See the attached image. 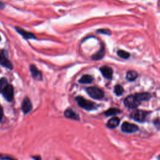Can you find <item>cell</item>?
<instances>
[{"instance_id":"obj_1","label":"cell","mask_w":160,"mask_h":160,"mask_svg":"<svg viewBox=\"0 0 160 160\" xmlns=\"http://www.w3.org/2000/svg\"><path fill=\"white\" fill-rule=\"evenodd\" d=\"M151 98V95L148 92L138 93L128 96L124 100V105L131 109L138 108L143 101H148Z\"/></svg>"},{"instance_id":"obj_2","label":"cell","mask_w":160,"mask_h":160,"mask_svg":"<svg viewBox=\"0 0 160 160\" xmlns=\"http://www.w3.org/2000/svg\"><path fill=\"white\" fill-rule=\"evenodd\" d=\"M75 100L76 101L78 106L80 108H82L87 111L95 110L99 107L98 105H96L94 102L84 98L83 96H78L75 98Z\"/></svg>"},{"instance_id":"obj_3","label":"cell","mask_w":160,"mask_h":160,"mask_svg":"<svg viewBox=\"0 0 160 160\" xmlns=\"http://www.w3.org/2000/svg\"><path fill=\"white\" fill-rule=\"evenodd\" d=\"M149 113V111L142 110H135L131 113L129 116L131 119L136 121L139 123H143L146 120Z\"/></svg>"},{"instance_id":"obj_4","label":"cell","mask_w":160,"mask_h":160,"mask_svg":"<svg viewBox=\"0 0 160 160\" xmlns=\"http://www.w3.org/2000/svg\"><path fill=\"white\" fill-rule=\"evenodd\" d=\"M86 91L88 95L95 100H101L105 97L104 92L97 87H91L86 89Z\"/></svg>"},{"instance_id":"obj_5","label":"cell","mask_w":160,"mask_h":160,"mask_svg":"<svg viewBox=\"0 0 160 160\" xmlns=\"http://www.w3.org/2000/svg\"><path fill=\"white\" fill-rule=\"evenodd\" d=\"M1 93L3 94L4 98L7 101L9 102H11L13 101L14 98V88L12 85L8 83L3 89Z\"/></svg>"},{"instance_id":"obj_6","label":"cell","mask_w":160,"mask_h":160,"mask_svg":"<svg viewBox=\"0 0 160 160\" xmlns=\"http://www.w3.org/2000/svg\"><path fill=\"white\" fill-rule=\"evenodd\" d=\"M121 131L125 133H133L139 131V126L136 125L125 121L121 125Z\"/></svg>"},{"instance_id":"obj_7","label":"cell","mask_w":160,"mask_h":160,"mask_svg":"<svg viewBox=\"0 0 160 160\" xmlns=\"http://www.w3.org/2000/svg\"><path fill=\"white\" fill-rule=\"evenodd\" d=\"M0 64L10 69H12L13 68L12 63L8 58L7 53L5 50H3L0 53Z\"/></svg>"},{"instance_id":"obj_8","label":"cell","mask_w":160,"mask_h":160,"mask_svg":"<svg viewBox=\"0 0 160 160\" xmlns=\"http://www.w3.org/2000/svg\"><path fill=\"white\" fill-rule=\"evenodd\" d=\"M32 109H33V104L31 100L28 97L25 98L21 105L22 111L25 115H26V114H28L30 112H31Z\"/></svg>"},{"instance_id":"obj_9","label":"cell","mask_w":160,"mask_h":160,"mask_svg":"<svg viewBox=\"0 0 160 160\" xmlns=\"http://www.w3.org/2000/svg\"><path fill=\"white\" fill-rule=\"evenodd\" d=\"M30 69L31 76L34 79L38 80V81H41L43 79V74L35 65L31 64L30 66Z\"/></svg>"},{"instance_id":"obj_10","label":"cell","mask_w":160,"mask_h":160,"mask_svg":"<svg viewBox=\"0 0 160 160\" xmlns=\"http://www.w3.org/2000/svg\"><path fill=\"white\" fill-rule=\"evenodd\" d=\"M100 70L102 75L108 79H111L113 78V69L108 66H103L100 68Z\"/></svg>"},{"instance_id":"obj_11","label":"cell","mask_w":160,"mask_h":160,"mask_svg":"<svg viewBox=\"0 0 160 160\" xmlns=\"http://www.w3.org/2000/svg\"><path fill=\"white\" fill-rule=\"evenodd\" d=\"M64 116L68 119H71L74 121H79L80 117L78 113L73 111L71 108H68L64 112Z\"/></svg>"},{"instance_id":"obj_12","label":"cell","mask_w":160,"mask_h":160,"mask_svg":"<svg viewBox=\"0 0 160 160\" xmlns=\"http://www.w3.org/2000/svg\"><path fill=\"white\" fill-rule=\"evenodd\" d=\"M120 123V119L118 117H113L106 123V127L109 129H115L118 127Z\"/></svg>"},{"instance_id":"obj_13","label":"cell","mask_w":160,"mask_h":160,"mask_svg":"<svg viewBox=\"0 0 160 160\" xmlns=\"http://www.w3.org/2000/svg\"><path fill=\"white\" fill-rule=\"evenodd\" d=\"M15 29L18 31V33H20L22 36H23L25 39H36V36H35V35L30 32L26 31L25 30L19 27H16Z\"/></svg>"},{"instance_id":"obj_14","label":"cell","mask_w":160,"mask_h":160,"mask_svg":"<svg viewBox=\"0 0 160 160\" xmlns=\"http://www.w3.org/2000/svg\"><path fill=\"white\" fill-rule=\"evenodd\" d=\"M105 48L104 45L103 43H101L100 49L96 54H95L92 56V59L93 60L98 61V60L103 59V57L105 56Z\"/></svg>"},{"instance_id":"obj_15","label":"cell","mask_w":160,"mask_h":160,"mask_svg":"<svg viewBox=\"0 0 160 160\" xmlns=\"http://www.w3.org/2000/svg\"><path fill=\"white\" fill-rule=\"evenodd\" d=\"M94 81V78L90 74L83 75L79 80V83L81 84H90Z\"/></svg>"},{"instance_id":"obj_16","label":"cell","mask_w":160,"mask_h":160,"mask_svg":"<svg viewBox=\"0 0 160 160\" xmlns=\"http://www.w3.org/2000/svg\"><path fill=\"white\" fill-rule=\"evenodd\" d=\"M138 76V74L137 73L136 71H135L134 70H130L127 72L126 78L127 80H128V81L133 82L135 79H136Z\"/></svg>"},{"instance_id":"obj_17","label":"cell","mask_w":160,"mask_h":160,"mask_svg":"<svg viewBox=\"0 0 160 160\" xmlns=\"http://www.w3.org/2000/svg\"><path fill=\"white\" fill-rule=\"evenodd\" d=\"M121 113V111L118 108H112L110 109H108L107 111H106L104 114L106 116H115L117 115L118 114Z\"/></svg>"},{"instance_id":"obj_18","label":"cell","mask_w":160,"mask_h":160,"mask_svg":"<svg viewBox=\"0 0 160 160\" xmlns=\"http://www.w3.org/2000/svg\"><path fill=\"white\" fill-rule=\"evenodd\" d=\"M124 92H125V90L122 86H121L120 85H117L115 87L114 92L117 96H120L123 95V94L124 93Z\"/></svg>"},{"instance_id":"obj_19","label":"cell","mask_w":160,"mask_h":160,"mask_svg":"<svg viewBox=\"0 0 160 160\" xmlns=\"http://www.w3.org/2000/svg\"><path fill=\"white\" fill-rule=\"evenodd\" d=\"M117 54L118 56L122 58V59H128L130 56V54L126 51H124V50H122V49H120L117 51Z\"/></svg>"},{"instance_id":"obj_20","label":"cell","mask_w":160,"mask_h":160,"mask_svg":"<svg viewBox=\"0 0 160 160\" xmlns=\"http://www.w3.org/2000/svg\"><path fill=\"white\" fill-rule=\"evenodd\" d=\"M8 84V80L5 78H0V92Z\"/></svg>"},{"instance_id":"obj_21","label":"cell","mask_w":160,"mask_h":160,"mask_svg":"<svg viewBox=\"0 0 160 160\" xmlns=\"http://www.w3.org/2000/svg\"><path fill=\"white\" fill-rule=\"evenodd\" d=\"M96 32L98 33H100V34H103V35H111V31L108 29H100V30H98L96 31Z\"/></svg>"},{"instance_id":"obj_22","label":"cell","mask_w":160,"mask_h":160,"mask_svg":"<svg viewBox=\"0 0 160 160\" xmlns=\"http://www.w3.org/2000/svg\"><path fill=\"white\" fill-rule=\"evenodd\" d=\"M0 159L1 160H16L13 157H11L9 155H5V154H0Z\"/></svg>"},{"instance_id":"obj_23","label":"cell","mask_w":160,"mask_h":160,"mask_svg":"<svg viewBox=\"0 0 160 160\" xmlns=\"http://www.w3.org/2000/svg\"><path fill=\"white\" fill-rule=\"evenodd\" d=\"M153 124L158 129H159V125H160V123H159V118H158L157 119L154 120V121H153Z\"/></svg>"},{"instance_id":"obj_24","label":"cell","mask_w":160,"mask_h":160,"mask_svg":"<svg viewBox=\"0 0 160 160\" xmlns=\"http://www.w3.org/2000/svg\"><path fill=\"white\" fill-rule=\"evenodd\" d=\"M4 116V111H3V108H2V106L0 105V122L2 121L3 118Z\"/></svg>"},{"instance_id":"obj_25","label":"cell","mask_w":160,"mask_h":160,"mask_svg":"<svg viewBox=\"0 0 160 160\" xmlns=\"http://www.w3.org/2000/svg\"><path fill=\"white\" fill-rule=\"evenodd\" d=\"M35 160H41V158L40 156H35L32 157Z\"/></svg>"},{"instance_id":"obj_26","label":"cell","mask_w":160,"mask_h":160,"mask_svg":"<svg viewBox=\"0 0 160 160\" xmlns=\"http://www.w3.org/2000/svg\"><path fill=\"white\" fill-rule=\"evenodd\" d=\"M5 4L3 3L0 2V9H3L5 8Z\"/></svg>"},{"instance_id":"obj_27","label":"cell","mask_w":160,"mask_h":160,"mask_svg":"<svg viewBox=\"0 0 160 160\" xmlns=\"http://www.w3.org/2000/svg\"><path fill=\"white\" fill-rule=\"evenodd\" d=\"M0 41H1V36H0Z\"/></svg>"}]
</instances>
